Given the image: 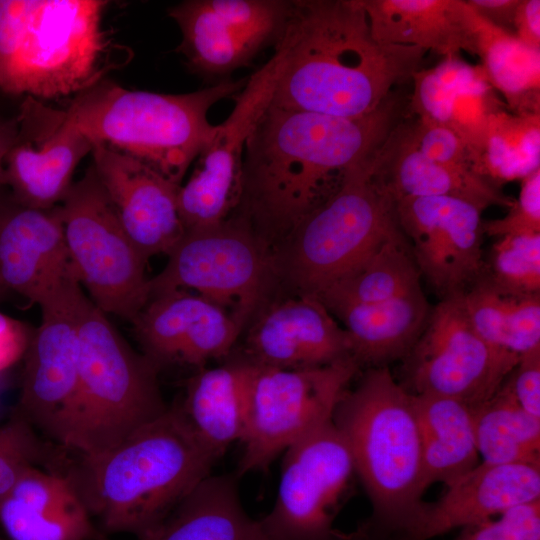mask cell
Instances as JSON below:
<instances>
[{
	"label": "cell",
	"mask_w": 540,
	"mask_h": 540,
	"mask_svg": "<svg viewBox=\"0 0 540 540\" xmlns=\"http://www.w3.org/2000/svg\"><path fill=\"white\" fill-rule=\"evenodd\" d=\"M218 458L174 406L110 450L60 470L104 535L138 539L209 476Z\"/></svg>",
	"instance_id": "3957f363"
},
{
	"label": "cell",
	"mask_w": 540,
	"mask_h": 540,
	"mask_svg": "<svg viewBox=\"0 0 540 540\" xmlns=\"http://www.w3.org/2000/svg\"><path fill=\"white\" fill-rule=\"evenodd\" d=\"M32 333L25 323L0 312V375L24 356Z\"/></svg>",
	"instance_id": "ee69618b"
},
{
	"label": "cell",
	"mask_w": 540,
	"mask_h": 540,
	"mask_svg": "<svg viewBox=\"0 0 540 540\" xmlns=\"http://www.w3.org/2000/svg\"><path fill=\"white\" fill-rule=\"evenodd\" d=\"M540 499V465L479 463L434 503H426L416 540L491 519Z\"/></svg>",
	"instance_id": "cb8c5ba5"
},
{
	"label": "cell",
	"mask_w": 540,
	"mask_h": 540,
	"mask_svg": "<svg viewBox=\"0 0 540 540\" xmlns=\"http://www.w3.org/2000/svg\"><path fill=\"white\" fill-rule=\"evenodd\" d=\"M0 540H1V538H0Z\"/></svg>",
	"instance_id": "f907efd6"
},
{
	"label": "cell",
	"mask_w": 540,
	"mask_h": 540,
	"mask_svg": "<svg viewBox=\"0 0 540 540\" xmlns=\"http://www.w3.org/2000/svg\"><path fill=\"white\" fill-rule=\"evenodd\" d=\"M405 128L414 147L427 158L448 167L472 170L465 145L449 128L419 120Z\"/></svg>",
	"instance_id": "60d3db41"
},
{
	"label": "cell",
	"mask_w": 540,
	"mask_h": 540,
	"mask_svg": "<svg viewBox=\"0 0 540 540\" xmlns=\"http://www.w3.org/2000/svg\"><path fill=\"white\" fill-rule=\"evenodd\" d=\"M418 290L420 273L399 231L384 239L316 298L329 309L340 304L384 302Z\"/></svg>",
	"instance_id": "4dcf8cb0"
},
{
	"label": "cell",
	"mask_w": 540,
	"mask_h": 540,
	"mask_svg": "<svg viewBox=\"0 0 540 540\" xmlns=\"http://www.w3.org/2000/svg\"><path fill=\"white\" fill-rule=\"evenodd\" d=\"M238 475L207 476L150 532L137 540H267L244 511Z\"/></svg>",
	"instance_id": "83f0119b"
},
{
	"label": "cell",
	"mask_w": 540,
	"mask_h": 540,
	"mask_svg": "<svg viewBox=\"0 0 540 540\" xmlns=\"http://www.w3.org/2000/svg\"><path fill=\"white\" fill-rule=\"evenodd\" d=\"M95 174L122 226L144 258L166 254L185 233L177 185L143 162L93 144Z\"/></svg>",
	"instance_id": "ffe728a7"
},
{
	"label": "cell",
	"mask_w": 540,
	"mask_h": 540,
	"mask_svg": "<svg viewBox=\"0 0 540 540\" xmlns=\"http://www.w3.org/2000/svg\"><path fill=\"white\" fill-rule=\"evenodd\" d=\"M18 135L5 158L6 187L24 206H58L72 183L74 171L92 143L65 116L27 97L17 118Z\"/></svg>",
	"instance_id": "ac0fdd59"
},
{
	"label": "cell",
	"mask_w": 540,
	"mask_h": 540,
	"mask_svg": "<svg viewBox=\"0 0 540 540\" xmlns=\"http://www.w3.org/2000/svg\"><path fill=\"white\" fill-rule=\"evenodd\" d=\"M108 1L0 0V91L34 99L78 95L116 69Z\"/></svg>",
	"instance_id": "5b68a950"
},
{
	"label": "cell",
	"mask_w": 540,
	"mask_h": 540,
	"mask_svg": "<svg viewBox=\"0 0 540 540\" xmlns=\"http://www.w3.org/2000/svg\"><path fill=\"white\" fill-rule=\"evenodd\" d=\"M507 108L489 84L482 67L453 95L445 127L465 145L471 160L481 150L491 116ZM473 170V169H472Z\"/></svg>",
	"instance_id": "d590c367"
},
{
	"label": "cell",
	"mask_w": 540,
	"mask_h": 540,
	"mask_svg": "<svg viewBox=\"0 0 540 540\" xmlns=\"http://www.w3.org/2000/svg\"><path fill=\"white\" fill-rule=\"evenodd\" d=\"M291 8L284 0H186L168 14L180 29L176 51L187 67L219 82L276 45Z\"/></svg>",
	"instance_id": "9a60e30c"
},
{
	"label": "cell",
	"mask_w": 540,
	"mask_h": 540,
	"mask_svg": "<svg viewBox=\"0 0 540 540\" xmlns=\"http://www.w3.org/2000/svg\"><path fill=\"white\" fill-rule=\"evenodd\" d=\"M74 274L91 302L130 323L150 297L147 260L122 226L92 165L59 204Z\"/></svg>",
	"instance_id": "9c48e42d"
},
{
	"label": "cell",
	"mask_w": 540,
	"mask_h": 540,
	"mask_svg": "<svg viewBox=\"0 0 540 540\" xmlns=\"http://www.w3.org/2000/svg\"><path fill=\"white\" fill-rule=\"evenodd\" d=\"M482 277L502 294H540V233L497 238Z\"/></svg>",
	"instance_id": "e575fe53"
},
{
	"label": "cell",
	"mask_w": 540,
	"mask_h": 540,
	"mask_svg": "<svg viewBox=\"0 0 540 540\" xmlns=\"http://www.w3.org/2000/svg\"><path fill=\"white\" fill-rule=\"evenodd\" d=\"M376 183L392 199L453 197L478 205L509 208L514 201L498 186L472 170L456 169L437 163L409 139L405 125L392 128L373 156Z\"/></svg>",
	"instance_id": "d4e9b609"
},
{
	"label": "cell",
	"mask_w": 540,
	"mask_h": 540,
	"mask_svg": "<svg viewBox=\"0 0 540 540\" xmlns=\"http://www.w3.org/2000/svg\"><path fill=\"white\" fill-rule=\"evenodd\" d=\"M505 382L520 406L540 418V347L521 355Z\"/></svg>",
	"instance_id": "7bdbcfd3"
},
{
	"label": "cell",
	"mask_w": 540,
	"mask_h": 540,
	"mask_svg": "<svg viewBox=\"0 0 540 540\" xmlns=\"http://www.w3.org/2000/svg\"><path fill=\"white\" fill-rule=\"evenodd\" d=\"M359 367L354 358L292 370L256 364L237 475L266 471L277 455L331 421Z\"/></svg>",
	"instance_id": "8fae6325"
},
{
	"label": "cell",
	"mask_w": 540,
	"mask_h": 540,
	"mask_svg": "<svg viewBox=\"0 0 540 540\" xmlns=\"http://www.w3.org/2000/svg\"><path fill=\"white\" fill-rule=\"evenodd\" d=\"M332 421L372 505L371 516L358 527L376 540H416L426 503L411 393L387 366L371 367L344 393Z\"/></svg>",
	"instance_id": "277c9868"
},
{
	"label": "cell",
	"mask_w": 540,
	"mask_h": 540,
	"mask_svg": "<svg viewBox=\"0 0 540 540\" xmlns=\"http://www.w3.org/2000/svg\"><path fill=\"white\" fill-rule=\"evenodd\" d=\"M2 387H3V381H2V374L0 375V406H1V393H2Z\"/></svg>",
	"instance_id": "681fc988"
},
{
	"label": "cell",
	"mask_w": 540,
	"mask_h": 540,
	"mask_svg": "<svg viewBox=\"0 0 540 540\" xmlns=\"http://www.w3.org/2000/svg\"><path fill=\"white\" fill-rule=\"evenodd\" d=\"M520 0H466L487 23L514 35V19Z\"/></svg>",
	"instance_id": "f6af8a7d"
},
{
	"label": "cell",
	"mask_w": 540,
	"mask_h": 540,
	"mask_svg": "<svg viewBox=\"0 0 540 540\" xmlns=\"http://www.w3.org/2000/svg\"><path fill=\"white\" fill-rule=\"evenodd\" d=\"M280 71L270 104L340 118L383 106L427 51L376 41L360 0H299L276 43Z\"/></svg>",
	"instance_id": "7a4b0ae2"
},
{
	"label": "cell",
	"mask_w": 540,
	"mask_h": 540,
	"mask_svg": "<svg viewBox=\"0 0 540 540\" xmlns=\"http://www.w3.org/2000/svg\"><path fill=\"white\" fill-rule=\"evenodd\" d=\"M71 276L59 205L40 209L0 198V298L16 293L38 304Z\"/></svg>",
	"instance_id": "44dd1931"
},
{
	"label": "cell",
	"mask_w": 540,
	"mask_h": 540,
	"mask_svg": "<svg viewBox=\"0 0 540 540\" xmlns=\"http://www.w3.org/2000/svg\"><path fill=\"white\" fill-rule=\"evenodd\" d=\"M452 540H540V499L461 528Z\"/></svg>",
	"instance_id": "f35d334b"
},
{
	"label": "cell",
	"mask_w": 540,
	"mask_h": 540,
	"mask_svg": "<svg viewBox=\"0 0 540 540\" xmlns=\"http://www.w3.org/2000/svg\"><path fill=\"white\" fill-rule=\"evenodd\" d=\"M142 353L159 369L202 366L227 355L243 324L209 300L185 290L153 295L132 322Z\"/></svg>",
	"instance_id": "d6986e66"
},
{
	"label": "cell",
	"mask_w": 540,
	"mask_h": 540,
	"mask_svg": "<svg viewBox=\"0 0 540 540\" xmlns=\"http://www.w3.org/2000/svg\"><path fill=\"white\" fill-rule=\"evenodd\" d=\"M381 44L476 55L475 13L463 0H360Z\"/></svg>",
	"instance_id": "484cf974"
},
{
	"label": "cell",
	"mask_w": 540,
	"mask_h": 540,
	"mask_svg": "<svg viewBox=\"0 0 540 540\" xmlns=\"http://www.w3.org/2000/svg\"><path fill=\"white\" fill-rule=\"evenodd\" d=\"M475 27L480 66L489 84L504 97L507 109L515 114H540V50L476 13Z\"/></svg>",
	"instance_id": "1f68e13d"
},
{
	"label": "cell",
	"mask_w": 540,
	"mask_h": 540,
	"mask_svg": "<svg viewBox=\"0 0 540 540\" xmlns=\"http://www.w3.org/2000/svg\"><path fill=\"white\" fill-rule=\"evenodd\" d=\"M89 300L75 276L42 299L41 322L23 356L16 411L61 446L77 387L79 328Z\"/></svg>",
	"instance_id": "5bb4252c"
},
{
	"label": "cell",
	"mask_w": 540,
	"mask_h": 540,
	"mask_svg": "<svg viewBox=\"0 0 540 540\" xmlns=\"http://www.w3.org/2000/svg\"><path fill=\"white\" fill-rule=\"evenodd\" d=\"M159 368L89 300L79 328L78 380L62 447L95 457L161 416Z\"/></svg>",
	"instance_id": "52a82bcc"
},
{
	"label": "cell",
	"mask_w": 540,
	"mask_h": 540,
	"mask_svg": "<svg viewBox=\"0 0 540 540\" xmlns=\"http://www.w3.org/2000/svg\"><path fill=\"white\" fill-rule=\"evenodd\" d=\"M478 66L464 62L459 56L447 57L429 69H418L413 79L411 109L424 123L445 126L451 99L457 89L473 77Z\"/></svg>",
	"instance_id": "8d00e7d4"
},
{
	"label": "cell",
	"mask_w": 540,
	"mask_h": 540,
	"mask_svg": "<svg viewBox=\"0 0 540 540\" xmlns=\"http://www.w3.org/2000/svg\"><path fill=\"white\" fill-rule=\"evenodd\" d=\"M17 135V119L7 121L0 118V188L6 187L5 158L14 145Z\"/></svg>",
	"instance_id": "7dc6e473"
},
{
	"label": "cell",
	"mask_w": 540,
	"mask_h": 540,
	"mask_svg": "<svg viewBox=\"0 0 540 540\" xmlns=\"http://www.w3.org/2000/svg\"><path fill=\"white\" fill-rule=\"evenodd\" d=\"M47 457L36 430L15 410L0 426V501L26 469L38 466Z\"/></svg>",
	"instance_id": "74e56055"
},
{
	"label": "cell",
	"mask_w": 540,
	"mask_h": 540,
	"mask_svg": "<svg viewBox=\"0 0 540 540\" xmlns=\"http://www.w3.org/2000/svg\"><path fill=\"white\" fill-rule=\"evenodd\" d=\"M285 451L275 504L259 520L267 540H342L334 521L356 474L342 434L331 420Z\"/></svg>",
	"instance_id": "7c38bea8"
},
{
	"label": "cell",
	"mask_w": 540,
	"mask_h": 540,
	"mask_svg": "<svg viewBox=\"0 0 540 540\" xmlns=\"http://www.w3.org/2000/svg\"><path fill=\"white\" fill-rule=\"evenodd\" d=\"M279 71L280 58L274 51L233 97L232 111L216 125L191 176L180 185L178 211L185 231L217 225L236 210L246 143L271 102Z\"/></svg>",
	"instance_id": "2e32d148"
},
{
	"label": "cell",
	"mask_w": 540,
	"mask_h": 540,
	"mask_svg": "<svg viewBox=\"0 0 540 540\" xmlns=\"http://www.w3.org/2000/svg\"><path fill=\"white\" fill-rule=\"evenodd\" d=\"M248 78L182 94L130 90L102 80L76 95L65 116L93 144L133 157L181 185L216 130L208 112Z\"/></svg>",
	"instance_id": "8992f818"
},
{
	"label": "cell",
	"mask_w": 540,
	"mask_h": 540,
	"mask_svg": "<svg viewBox=\"0 0 540 540\" xmlns=\"http://www.w3.org/2000/svg\"><path fill=\"white\" fill-rule=\"evenodd\" d=\"M394 116L388 101L360 118L269 104L247 140L241 195L232 215L244 219L270 249L282 244L350 169L375 152Z\"/></svg>",
	"instance_id": "6da1fadb"
},
{
	"label": "cell",
	"mask_w": 540,
	"mask_h": 540,
	"mask_svg": "<svg viewBox=\"0 0 540 540\" xmlns=\"http://www.w3.org/2000/svg\"><path fill=\"white\" fill-rule=\"evenodd\" d=\"M374 153L350 169L336 191L273 251L275 275L297 295L317 297L401 231L393 199L374 179Z\"/></svg>",
	"instance_id": "ba28073f"
},
{
	"label": "cell",
	"mask_w": 540,
	"mask_h": 540,
	"mask_svg": "<svg viewBox=\"0 0 540 540\" xmlns=\"http://www.w3.org/2000/svg\"><path fill=\"white\" fill-rule=\"evenodd\" d=\"M328 310L345 325L354 359L373 367L405 357L431 311L422 289L384 302L340 304Z\"/></svg>",
	"instance_id": "f1b7e54d"
},
{
	"label": "cell",
	"mask_w": 540,
	"mask_h": 540,
	"mask_svg": "<svg viewBox=\"0 0 540 540\" xmlns=\"http://www.w3.org/2000/svg\"><path fill=\"white\" fill-rule=\"evenodd\" d=\"M519 358L479 336L460 293L443 298L430 311L405 356L402 386L411 394L451 397L475 409L500 388Z\"/></svg>",
	"instance_id": "4fadbf2b"
},
{
	"label": "cell",
	"mask_w": 540,
	"mask_h": 540,
	"mask_svg": "<svg viewBox=\"0 0 540 540\" xmlns=\"http://www.w3.org/2000/svg\"><path fill=\"white\" fill-rule=\"evenodd\" d=\"M394 205L420 275L442 298L464 293L482 278L483 208L453 197L402 198Z\"/></svg>",
	"instance_id": "e0dca14e"
},
{
	"label": "cell",
	"mask_w": 540,
	"mask_h": 540,
	"mask_svg": "<svg viewBox=\"0 0 540 540\" xmlns=\"http://www.w3.org/2000/svg\"><path fill=\"white\" fill-rule=\"evenodd\" d=\"M167 256L163 270L149 281L150 297L191 291L243 325L275 275L272 250L237 215L211 227L185 231Z\"/></svg>",
	"instance_id": "30bf717a"
},
{
	"label": "cell",
	"mask_w": 540,
	"mask_h": 540,
	"mask_svg": "<svg viewBox=\"0 0 540 540\" xmlns=\"http://www.w3.org/2000/svg\"><path fill=\"white\" fill-rule=\"evenodd\" d=\"M276 369H305L354 358L349 336L316 297L299 296L275 303L251 327L246 355Z\"/></svg>",
	"instance_id": "7402d4cb"
},
{
	"label": "cell",
	"mask_w": 540,
	"mask_h": 540,
	"mask_svg": "<svg viewBox=\"0 0 540 540\" xmlns=\"http://www.w3.org/2000/svg\"><path fill=\"white\" fill-rule=\"evenodd\" d=\"M508 209L503 218L483 220L484 235L500 238L540 233V169L521 180L518 198Z\"/></svg>",
	"instance_id": "ab89813d"
},
{
	"label": "cell",
	"mask_w": 540,
	"mask_h": 540,
	"mask_svg": "<svg viewBox=\"0 0 540 540\" xmlns=\"http://www.w3.org/2000/svg\"><path fill=\"white\" fill-rule=\"evenodd\" d=\"M411 395L421 441L424 489L436 482L448 487L479 464L474 411L459 399Z\"/></svg>",
	"instance_id": "f546056e"
},
{
	"label": "cell",
	"mask_w": 540,
	"mask_h": 540,
	"mask_svg": "<svg viewBox=\"0 0 540 540\" xmlns=\"http://www.w3.org/2000/svg\"><path fill=\"white\" fill-rule=\"evenodd\" d=\"M472 169L496 186L540 169V114L494 113Z\"/></svg>",
	"instance_id": "836d02e7"
},
{
	"label": "cell",
	"mask_w": 540,
	"mask_h": 540,
	"mask_svg": "<svg viewBox=\"0 0 540 540\" xmlns=\"http://www.w3.org/2000/svg\"><path fill=\"white\" fill-rule=\"evenodd\" d=\"M9 540H107L68 476L31 466L0 501Z\"/></svg>",
	"instance_id": "603a6c76"
},
{
	"label": "cell",
	"mask_w": 540,
	"mask_h": 540,
	"mask_svg": "<svg viewBox=\"0 0 540 540\" xmlns=\"http://www.w3.org/2000/svg\"><path fill=\"white\" fill-rule=\"evenodd\" d=\"M514 35L527 46L540 50L539 0H520L514 19Z\"/></svg>",
	"instance_id": "bcb514c9"
},
{
	"label": "cell",
	"mask_w": 540,
	"mask_h": 540,
	"mask_svg": "<svg viewBox=\"0 0 540 540\" xmlns=\"http://www.w3.org/2000/svg\"><path fill=\"white\" fill-rule=\"evenodd\" d=\"M256 364L246 356L197 373L180 408L200 440L219 458L242 440Z\"/></svg>",
	"instance_id": "4316f807"
},
{
	"label": "cell",
	"mask_w": 540,
	"mask_h": 540,
	"mask_svg": "<svg viewBox=\"0 0 540 540\" xmlns=\"http://www.w3.org/2000/svg\"><path fill=\"white\" fill-rule=\"evenodd\" d=\"M507 311V351L520 357L540 347V294L507 295Z\"/></svg>",
	"instance_id": "b9f144b4"
},
{
	"label": "cell",
	"mask_w": 540,
	"mask_h": 540,
	"mask_svg": "<svg viewBox=\"0 0 540 540\" xmlns=\"http://www.w3.org/2000/svg\"><path fill=\"white\" fill-rule=\"evenodd\" d=\"M473 411L483 462L540 465V418L520 406L505 381Z\"/></svg>",
	"instance_id": "d6a6232c"
},
{
	"label": "cell",
	"mask_w": 540,
	"mask_h": 540,
	"mask_svg": "<svg viewBox=\"0 0 540 540\" xmlns=\"http://www.w3.org/2000/svg\"><path fill=\"white\" fill-rule=\"evenodd\" d=\"M342 540H372L369 537H367L365 534H363L360 529L356 528L354 531L350 533L342 532Z\"/></svg>",
	"instance_id": "c3c4849f"
}]
</instances>
